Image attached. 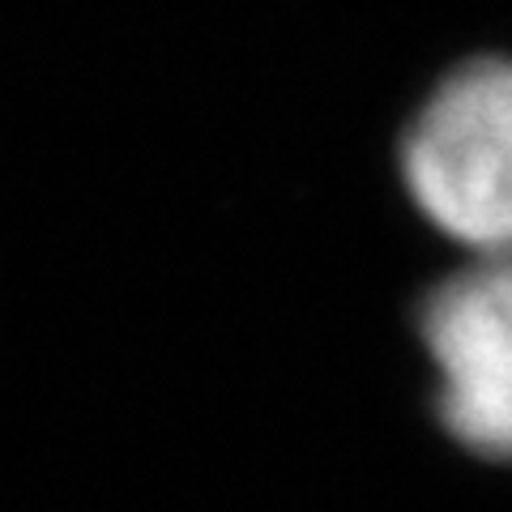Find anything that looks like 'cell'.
Returning a JSON list of instances; mask_svg holds the SVG:
<instances>
[{
	"mask_svg": "<svg viewBox=\"0 0 512 512\" xmlns=\"http://www.w3.org/2000/svg\"><path fill=\"white\" fill-rule=\"evenodd\" d=\"M440 419L478 457L512 461V261H474L423 303Z\"/></svg>",
	"mask_w": 512,
	"mask_h": 512,
	"instance_id": "cell-2",
	"label": "cell"
},
{
	"mask_svg": "<svg viewBox=\"0 0 512 512\" xmlns=\"http://www.w3.org/2000/svg\"><path fill=\"white\" fill-rule=\"evenodd\" d=\"M406 188L478 261H512V60L448 73L406 133Z\"/></svg>",
	"mask_w": 512,
	"mask_h": 512,
	"instance_id": "cell-1",
	"label": "cell"
}]
</instances>
